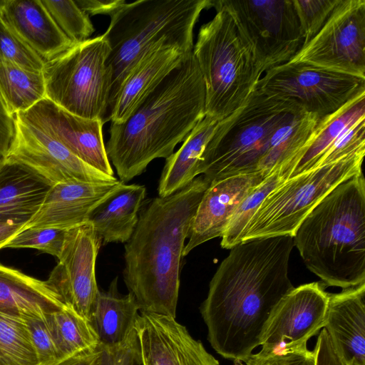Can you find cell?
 I'll use <instances>...</instances> for the list:
<instances>
[{"label":"cell","mask_w":365,"mask_h":365,"mask_svg":"<svg viewBox=\"0 0 365 365\" xmlns=\"http://www.w3.org/2000/svg\"><path fill=\"white\" fill-rule=\"evenodd\" d=\"M16 118L0 96V165L4 161L14 140Z\"/></svg>","instance_id":"obj_40"},{"label":"cell","mask_w":365,"mask_h":365,"mask_svg":"<svg viewBox=\"0 0 365 365\" xmlns=\"http://www.w3.org/2000/svg\"><path fill=\"white\" fill-rule=\"evenodd\" d=\"M26 322L40 365H55L63 360L46 317L26 319Z\"/></svg>","instance_id":"obj_38"},{"label":"cell","mask_w":365,"mask_h":365,"mask_svg":"<svg viewBox=\"0 0 365 365\" xmlns=\"http://www.w3.org/2000/svg\"><path fill=\"white\" fill-rule=\"evenodd\" d=\"M212 7L216 14L200 27L192 53L205 82V115L220 121L245 105L260 78L223 0Z\"/></svg>","instance_id":"obj_7"},{"label":"cell","mask_w":365,"mask_h":365,"mask_svg":"<svg viewBox=\"0 0 365 365\" xmlns=\"http://www.w3.org/2000/svg\"><path fill=\"white\" fill-rule=\"evenodd\" d=\"M362 118H365V90L335 112L319 119L312 141L290 178L317 168L337 138Z\"/></svg>","instance_id":"obj_28"},{"label":"cell","mask_w":365,"mask_h":365,"mask_svg":"<svg viewBox=\"0 0 365 365\" xmlns=\"http://www.w3.org/2000/svg\"><path fill=\"white\" fill-rule=\"evenodd\" d=\"M135 329L140 365H220L174 317L140 312Z\"/></svg>","instance_id":"obj_17"},{"label":"cell","mask_w":365,"mask_h":365,"mask_svg":"<svg viewBox=\"0 0 365 365\" xmlns=\"http://www.w3.org/2000/svg\"><path fill=\"white\" fill-rule=\"evenodd\" d=\"M109 45L103 35L74 44L44 64L48 99L87 119L107 121L110 74Z\"/></svg>","instance_id":"obj_9"},{"label":"cell","mask_w":365,"mask_h":365,"mask_svg":"<svg viewBox=\"0 0 365 365\" xmlns=\"http://www.w3.org/2000/svg\"><path fill=\"white\" fill-rule=\"evenodd\" d=\"M212 0H138L125 3L110 17L103 34L110 53V74L107 121L119 91L132 68L161 43L186 51L193 48V29L202 10Z\"/></svg>","instance_id":"obj_6"},{"label":"cell","mask_w":365,"mask_h":365,"mask_svg":"<svg viewBox=\"0 0 365 365\" xmlns=\"http://www.w3.org/2000/svg\"><path fill=\"white\" fill-rule=\"evenodd\" d=\"M205 116V82L192 51L124 121L111 123L106 150L120 181L170 157Z\"/></svg>","instance_id":"obj_4"},{"label":"cell","mask_w":365,"mask_h":365,"mask_svg":"<svg viewBox=\"0 0 365 365\" xmlns=\"http://www.w3.org/2000/svg\"><path fill=\"white\" fill-rule=\"evenodd\" d=\"M115 277L106 291L98 292L91 325L99 345L113 350L122 344L135 330L139 307L132 293L122 295Z\"/></svg>","instance_id":"obj_26"},{"label":"cell","mask_w":365,"mask_h":365,"mask_svg":"<svg viewBox=\"0 0 365 365\" xmlns=\"http://www.w3.org/2000/svg\"><path fill=\"white\" fill-rule=\"evenodd\" d=\"M146 188L138 184H120L90 212L87 222L92 225L103 245L126 242L138 221Z\"/></svg>","instance_id":"obj_23"},{"label":"cell","mask_w":365,"mask_h":365,"mask_svg":"<svg viewBox=\"0 0 365 365\" xmlns=\"http://www.w3.org/2000/svg\"><path fill=\"white\" fill-rule=\"evenodd\" d=\"M324 328L344 365H365V283L329 294Z\"/></svg>","instance_id":"obj_20"},{"label":"cell","mask_w":365,"mask_h":365,"mask_svg":"<svg viewBox=\"0 0 365 365\" xmlns=\"http://www.w3.org/2000/svg\"><path fill=\"white\" fill-rule=\"evenodd\" d=\"M110 351L113 356V365H140L138 340L135 330L122 344Z\"/></svg>","instance_id":"obj_41"},{"label":"cell","mask_w":365,"mask_h":365,"mask_svg":"<svg viewBox=\"0 0 365 365\" xmlns=\"http://www.w3.org/2000/svg\"><path fill=\"white\" fill-rule=\"evenodd\" d=\"M190 52L167 42L161 43L150 50L126 77L115 98L108 120L115 123L124 121Z\"/></svg>","instance_id":"obj_22"},{"label":"cell","mask_w":365,"mask_h":365,"mask_svg":"<svg viewBox=\"0 0 365 365\" xmlns=\"http://www.w3.org/2000/svg\"><path fill=\"white\" fill-rule=\"evenodd\" d=\"M64 305L47 281L0 264V312L43 319Z\"/></svg>","instance_id":"obj_24"},{"label":"cell","mask_w":365,"mask_h":365,"mask_svg":"<svg viewBox=\"0 0 365 365\" xmlns=\"http://www.w3.org/2000/svg\"><path fill=\"white\" fill-rule=\"evenodd\" d=\"M51 185L28 167L0 165V221H27L37 212Z\"/></svg>","instance_id":"obj_25"},{"label":"cell","mask_w":365,"mask_h":365,"mask_svg":"<svg viewBox=\"0 0 365 365\" xmlns=\"http://www.w3.org/2000/svg\"><path fill=\"white\" fill-rule=\"evenodd\" d=\"M68 230L58 228H26L6 245L10 248H31L58 257Z\"/></svg>","instance_id":"obj_36"},{"label":"cell","mask_w":365,"mask_h":365,"mask_svg":"<svg viewBox=\"0 0 365 365\" xmlns=\"http://www.w3.org/2000/svg\"><path fill=\"white\" fill-rule=\"evenodd\" d=\"M267 176L258 171L210 182L197 207L182 257L200 245L221 237L242 200Z\"/></svg>","instance_id":"obj_18"},{"label":"cell","mask_w":365,"mask_h":365,"mask_svg":"<svg viewBox=\"0 0 365 365\" xmlns=\"http://www.w3.org/2000/svg\"><path fill=\"white\" fill-rule=\"evenodd\" d=\"M365 151L347 155L285 180L262 201L248 221L240 242L294 235L314 207L341 182L362 172Z\"/></svg>","instance_id":"obj_8"},{"label":"cell","mask_w":365,"mask_h":365,"mask_svg":"<svg viewBox=\"0 0 365 365\" xmlns=\"http://www.w3.org/2000/svg\"><path fill=\"white\" fill-rule=\"evenodd\" d=\"M15 118V138L4 160L28 167L52 186L66 181L118 180L83 162L51 135L16 115Z\"/></svg>","instance_id":"obj_15"},{"label":"cell","mask_w":365,"mask_h":365,"mask_svg":"<svg viewBox=\"0 0 365 365\" xmlns=\"http://www.w3.org/2000/svg\"><path fill=\"white\" fill-rule=\"evenodd\" d=\"M294 246L290 235L242 241L219 265L200 311L222 357L241 365L260 346L273 309L294 287L288 275Z\"/></svg>","instance_id":"obj_1"},{"label":"cell","mask_w":365,"mask_h":365,"mask_svg":"<svg viewBox=\"0 0 365 365\" xmlns=\"http://www.w3.org/2000/svg\"><path fill=\"white\" fill-rule=\"evenodd\" d=\"M241 365H315L314 351L307 348L284 352L252 354Z\"/></svg>","instance_id":"obj_39"},{"label":"cell","mask_w":365,"mask_h":365,"mask_svg":"<svg viewBox=\"0 0 365 365\" xmlns=\"http://www.w3.org/2000/svg\"><path fill=\"white\" fill-rule=\"evenodd\" d=\"M46 321L63 359L99 346L91 324L66 305L47 315Z\"/></svg>","instance_id":"obj_30"},{"label":"cell","mask_w":365,"mask_h":365,"mask_svg":"<svg viewBox=\"0 0 365 365\" xmlns=\"http://www.w3.org/2000/svg\"><path fill=\"white\" fill-rule=\"evenodd\" d=\"M15 115L51 135L87 165L114 176L103 141L101 120L73 115L47 98Z\"/></svg>","instance_id":"obj_16"},{"label":"cell","mask_w":365,"mask_h":365,"mask_svg":"<svg viewBox=\"0 0 365 365\" xmlns=\"http://www.w3.org/2000/svg\"><path fill=\"white\" fill-rule=\"evenodd\" d=\"M294 245L324 286L343 289L365 283V180L341 182L306 216Z\"/></svg>","instance_id":"obj_5"},{"label":"cell","mask_w":365,"mask_h":365,"mask_svg":"<svg viewBox=\"0 0 365 365\" xmlns=\"http://www.w3.org/2000/svg\"><path fill=\"white\" fill-rule=\"evenodd\" d=\"M0 17L45 63L74 45L41 0L0 1Z\"/></svg>","instance_id":"obj_21"},{"label":"cell","mask_w":365,"mask_h":365,"mask_svg":"<svg viewBox=\"0 0 365 365\" xmlns=\"http://www.w3.org/2000/svg\"><path fill=\"white\" fill-rule=\"evenodd\" d=\"M319 118L289 100L255 89L244 106L218 121L198 171L210 182L284 166L294 169L315 135Z\"/></svg>","instance_id":"obj_2"},{"label":"cell","mask_w":365,"mask_h":365,"mask_svg":"<svg viewBox=\"0 0 365 365\" xmlns=\"http://www.w3.org/2000/svg\"><path fill=\"white\" fill-rule=\"evenodd\" d=\"M75 1L88 16L103 14L109 16L125 3V0H78Z\"/></svg>","instance_id":"obj_43"},{"label":"cell","mask_w":365,"mask_h":365,"mask_svg":"<svg viewBox=\"0 0 365 365\" xmlns=\"http://www.w3.org/2000/svg\"><path fill=\"white\" fill-rule=\"evenodd\" d=\"M26 222L0 221V250L6 247L9 242L19 232L26 228Z\"/></svg>","instance_id":"obj_45"},{"label":"cell","mask_w":365,"mask_h":365,"mask_svg":"<svg viewBox=\"0 0 365 365\" xmlns=\"http://www.w3.org/2000/svg\"><path fill=\"white\" fill-rule=\"evenodd\" d=\"M210 184L200 175L172 195L151 200L140 212L125 245L123 276L140 312L175 318L185 242Z\"/></svg>","instance_id":"obj_3"},{"label":"cell","mask_w":365,"mask_h":365,"mask_svg":"<svg viewBox=\"0 0 365 365\" xmlns=\"http://www.w3.org/2000/svg\"><path fill=\"white\" fill-rule=\"evenodd\" d=\"M0 96L13 115L29 110L46 96L43 71L0 60Z\"/></svg>","instance_id":"obj_29"},{"label":"cell","mask_w":365,"mask_h":365,"mask_svg":"<svg viewBox=\"0 0 365 365\" xmlns=\"http://www.w3.org/2000/svg\"><path fill=\"white\" fill-rule=\"evenodd\" d=\"M255 88L292 101L321 119L365 90V78L302 62H287L267 71Z\"/></svg>","instance_id":"obj_11"},{"label":"cell","mask_w":365,"mask_h":365,"mask_svg":"<svg viewBox=\"0 0 365 365\" xmlns=\"http://www.w3.org/2000/svg\"><path fill=\"white\" fill-rule=\"evenodd\" d=\"M294 170L293 166L279 168L251 190L235 211L221 237L222 248L230 250L240 242L245 226L260 204L274 189L290 178Z\"/></svg>","instance_id":"obj_31"},{"label":"cell","mask_w":365,"mask_h":365,"mask_svg":"<svg viewBox=\"0 0 365 365\" xmlns=\"http://www.w3.org/2000/svg\"><path fill=\"white\" fill-rule=\"evenodd\" d=\"M218 120L205 115L183 140L181 147L166 158L159 184V197H166L182 189L199 175L202 154Z\"/></svg>","instance_id":"obj_27"},{"label":"cell","mask_w":365,"mask_h":365,"mask_svg":"<svg viewBox=\"0 0 365 365\" xmlns=\"http://www.w3.org/2000/svg\"><path fill=\"white\" fill-rule=\"evenodd\" d=\"M0 60L23 68L42 72L44 61L12 31L0 17Z\"/></svg>","instance_id":"obj_34"},{"label":"cell","mask_w":365,"mask_h":365,"mask_svg":"<svg viewBox=\"0 0 365 365\" xmlns=\"http://www.w3.org/2000/svg\"><path fill=\"white\" fill-rule=\"evenodd\" d=\"M0 365H40L26 319L0 312Z\"/></svg>","instance_id":"obj_32"},{"label":"cell","mask_w":365,"mask_h":365,"mask_svg":"<svg viewBox=\"0 0 365 365\" xmlns=\"http://www.w3.org/2000/svg\"><path fill=\"white\" fill-rule=\"evenodd\" d=\"M318 334L316 346L313 350L315 365H344L334 349L326 329L323 328Z\"/></svg>","instance_id":"obj_42"},{"label":"cell","mask_w":365,"mask_h":365,"mask_svg":"<svg viewBox=\"0 0 365 365\" xmlns=\"http://www.w3.org/2000/svg\"><path fill=\"white\" fill-rule=\"evenodd\" d=\"M101 244L89 222L68 230L58 263L47 280L61 302L91 324L99 292L96 262Z\"/></svg>","instance_id":"obj_13"},{"label":"cell","mask_w":365,"mask_h":365,"mask_svg":"<svg viewBox=\"0 0 365 365\" xmlns=\"http://www.w3.org/2000/svg\"><path fill=\"white\" fill-rule=\"evenodd\" d=\"M250 49L259 78L288 62L303 37L293 0H223Z\"/></svg>","instance_id":"obj_10"},{"label":"cell","mask_w":365,"mask_h":365,"mask_svg":"<svg viewBox=\"0 0 365 365\" xmlns=\"http://www.w3.org/2000/svg\"><path fill=\"white\" fill-rule=\"evenodd\" d=\"M120 182L57 183L51 186L37 212L27 221L26 228L69 230L81 225L87 222L91 210Z\"/></svg>","instance_id":"obj_19"},{"label":"cell","mask_w":365,"mask_h":365,"mask_svg":"<svg viewBox=\"0 0 365 365\" xmlns=\"http://www.w3.org/2000/svg\"><path fill=\"white\" fill-rule=\"evenodd\" d=\"M365 151V118L346 128L319 162L318 167L334 163L347 155Z\"/></svg>","instance_id":"obj_37"},{"label":"cell","mask_w":365,"mask_h":365,"mask_svg":"<svg viewBox=\"0 0 365 365\" xmlns=\"http://www.w3.org/2000/svg\"><path fill=\"white\" fill-rule=\"evenodd\" d=\"M288 62L365 78V1L340 0L318 34Z\"/></svg>","instance_id":"obj_12"},{"label":"cell","mask_w":365,"mask_h":365,"mask_svg":"<svg viewBox=\"0 0 365 365\" xmlns=\"http://www.w3.org/2000/svg\"><path fill=\"white\" fill-rule=\"evenodd\" d=\"M339 1L293 0L303 37L302 46L318 34Z\"/></svg>","instance_id":"obj_35"},{"label":"cell","mask_w":365,"mask_h":365,"mask_svg":"<svg viewBox=\"0 0 365 365\" xmlns=\"http://www.w3.org/2000/svg\"><path fill=\"white\" fill-rule=\"evenodd\" d=\"M320 282L294 287L270 314L261 341L262 354L307 348L308 340L325 324L329 293Z\"/></svg>","instance_id":"obj_14"},{"label":"cell","mask_w":365,"mask_h":365,"mask_svg":"<svg viewBox=\"0 0 365 365\" xmlns=\"http://www.w3.org/2000/svg\"><path fill=\"white\" fill-rule=\"evenodd\" d=\"M55 23L73 44L83 42L95 31L89 16L75 1L41 0Z\"/></svg>","instance_id":"obj_33"},{"label":"cell","mask_w":365,"mask_h":365,"mask_svg":"<svg viewBox=\"0 0 365 365\" xmlns=\"http://www.w3.org/2000/svg\"><path fill=\"white\" fill-rule=\"evenodd\" d=\"M103 349H88L67 357L55 365H100Z\"/></svg>","instance_id":"obj_44"},{"label":"cell","mask_w":365,"mask_h":365,"mask_svg":"<svg viewBox=\"0 0 365 365\" xmlns=\"http://www.w3.org/2000/svg\"><path fill=\"white\" fill-rule=\"evenodd\" d=\"M101 364V363H100Z\"/></svg>","instance_id":"obj_46"}]
</instances>
